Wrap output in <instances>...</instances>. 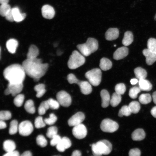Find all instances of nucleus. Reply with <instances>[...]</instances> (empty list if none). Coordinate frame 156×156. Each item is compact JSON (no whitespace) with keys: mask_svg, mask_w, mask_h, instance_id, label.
Segmentation results:
<instances>
[{"mask_svg":"<svg viewBox=\"0 0 156 156\" xmlns=\"http://www.w3.org/2000/svg\"><path fill=\"white\" fill-rule=\"evenodd\" d=\"M22 65L26 74L36 81L45 75L49 67L48 64L43 63L41 59L37 58H27L23 62Z\"/></svg>","mask_w":156,"mask_h":156,"instance_id":"obj_1","label":"nucleus"},{"mask_svg":"<svg viewBox=\"0 0 156 156\" xmlns=\"http://www.w3.org/2000/svg\"><path fill=\"white\" fill-rule=\"evenodd\" d=\"M3 74L9 83L12 84L23 83L26 74L22 64H17L8 66L3 70Z\"/></svg>","mask_w":156,"mask_h":156,"instance_id":"obj_2","label":"nucleus"},{"mask_svg":"<svg viewBox=\"0 0 156 156\" xmlns=\"http://www.w3.org/2000/svg\"><path fill=\"white\" fill-rule=\"evenodd\" d=\"M98 46L96 40L93 38H89L85 43L78 44L77 47L81 53L87 57L96 51L98 49Z\"/></svg>","mask_w":156,"mask_h":156,"instance_id":"obj_3","label":"nucleus"},{"mask_svg":"<svg viewBox=\"0 0 156 156\" xmlns=\"http://www.w3.org/2000/svg\"><path fill=\"white\" fill-rule=\"evenodd\" d=\"M85 62V59L83 55L77 51H73L68 62V68L71 69H76L83 65Z\"/></svg>","mask_w":156,"mask_h":156,"instance_id":"obj_4","label":"nucleus"},{"mask_svg":"<svg viewBox=\"0 0 156 156\" xmlns=\"http://www.w3.org/2000/svg\"><path fill=\"white\" fill-rule=\"evenodd\" d=\"M85 76L91 85L96 86L99 85L101 81V71L99 68H94L87 72Z\"/></svg>","mask_w":156,"mask_h":156,"instance_id":"obj_5","label":"nucleus"},{"mask_svg":"<svg viewBox=\"0 0 156 156\" xmlns=\"http://www.w3.org/2000/svg\"><path fill=\"white\" fill-rule=\"evenodd\" d=\"M100 127L104 132L113 133L117 130L119 125L115 121L109 118H106L101 121Z\"/></svg>","mask_w":156,"mask_h":156,"instance_id":"obj_6","label":"nucleus"},{"mask_svg":"<svg viewBox=\"0 0 156 156\" xmlns=\"http://www.w3.org/2000/svg\"><path fill=\"white\" fill-rule=\"evenodd\" d=\"M96 145L99 151L102 155H107L112 150L111 143L106 140H103L97 142Z\"/></svg>","mask_w":156,"mask_h":156,"instance_id":"obj_7","label":"nucleus"},{"mask_svg":"<svg viewBox=\"0 0 156 156\" xmlns=\"http://www.w3.org/2000/svg\"><path fill=\"white\" fill-rule=\"evenodd\" d=\"M57 101L60 104L64 107H69L71 104L72 100L70 95L66 92L62 90L56 94Z\"/></svg>","mask_w":156,"mask_h":156,"instance_id":"obj_8","label":"nucleus"},{"mask_svg":"<svg viewBox=\"0 0 156 156\" xmlns=\"http://www.w3.org/2000/svg\"><path fill=\"white\" fill-rule=\"evenodd\" d=\"M18 130L20 135L23 136H27L30 135L33 132V125L29 121L25 120L19 124Z\"/></svg>","mask_w":156,"mask_h":156,"instance_id":"obj_9","label":"nucleus"},{"mask_svg":"<svg viewBox=\"0 0 156 156\" xmlns=\"http://www.w3.org/2000/svg\"><path fill=\"white\" fill-rule=\"evenodd\" d=\"M73 136L76 138L81 139L85 138L87 134V129L81 123L74 127L72 130Z\"/></svg>","mask_w":156,"mask_h":156,"instance_id":"obj_10","label":"nucleus"},{"mask_svg":"<svg viewBox=\"0 0 156 156\" xmlns=\"http://www.w3.org/2000/svg\"><path fill=\"white\" fill-rule=\"evenodd\" d=\"M85 118V116L84 114L81 112H78L69 119L68 123L70 126L74 127L81 124Z\"/></svg>","mask_w":156,"mask_h":156,"instance_id":"obj_11","label":"nucleus"},{"mask_svg":"<svg viewBox=\"0 0 156 156\" xmlns=\"http://www.w3.org/2000/svg\"><path fill=\"white\" fill-rule=\"evenodd\" d=\"M43 16L47 19H52L55 14V11L53 8L49 5H43L41 9Z\"/></svg>","mask_w":156,"mask_h":156,"instance_id":"obj_12","label":"nucleus"},{"mask_svg":"<svg viewBox=\"0 0 156 156\" xmlns=\"http://www.w3.org/2000/svg\"><path fill=\"white\" fill-rule=\"evenodd\" d=\"M143 55L146 57V62L148 65H152L156 61V53L148 49H144Z\"/></svg>","mask_w":156,"mask_h":156,"instance_id":"obj_13","label":"nucleus"},{"mask_svg":"<svg viewBox=\"0 0 156 156\" xmlns=\"http://www.w3.org/2000/svg\"><path fill=\"white\" fill-rule=\"evenodd\" d=\"M71 145V142L70 139L67 137H64L61 138L60 142L56 145V148L58 151L63 152Z\"/></svg>","mask_w":156,"mask_h":156,"instance_id":"obj_14","label":"nucleus"},{"mask_svg":"<svg viewBox=\"0 0 156 156\" xmlns=\"http://www.w3.org/2000/svg\"><path fill=\"white\" fill-rule=\"evenodd\" d=\"M128 49L126 47H122L118 48L114 52L113 57L116 60L122 59L125 57L128 54Z\"/></svg>","mask_w":156,"mask_h":156,"instance_id":"obj_15","label":"nucleus"},{"mask_svg":"<svg viewBox=\"0 0 156 156\" xmlns=\"http://www.w3.org/2000/svg\"><path fill=\"white\" fill-rule=\"evenodd\" d=\"M7 87L9 89L11 94L15 96L18 94L22 90L23 83L16 84L8 83Z\"/></svg>","mask_w":156,"mask_h":156,"instance_id":"obj_16","label":"nucleus"},{"mask_svg":"<svg viewBox=\"0 0 156 156\" xmlns=\"http://www.w3.org/2000/svg\"><path fill=\"white\" fill-rule=\"evenodd\" d=\"M118 29L116 28H110L106 31L105 37V39L109 41L116 39L118 37Z\"/></svg>","mask_w":156,"mask_h":156,"instance_id":"obj_17","label":"nucleus"},{"mask_svg":"<svg viewBox=\"0 0 156 156\" xmlns=\"http://www.w3.org/2000/svg\"><path fill=\"white\" fill-rule=\"evenodd\" d=\"M91 84L86 81H81L78 85L82 93L85 95L90 94L92 91Z\"/></svg>","mask_w":156,"mask_h":156,"instance_id":"obj_18","label":"nucleus"},{"mask_svg":"<svg viewBox=\"0 0 156 156\" xmlns=\"http://www.w3.org/2000/svg\"><path fill=\"white\" fill-rule=\"evenodd\" d=\"M101 98V106L103 108L107 107L110 104V96L108 91L105 89L102 90L100 92Z\"/></svg>","mask_w":156,"mask_h":156,"instance_id":"obj_19","label":"nucleus"},{"mask_svg":"<svg viewBox=\"0 0 156 156\" xmlns=\"http://www.w3.org/2000/svg\"><path fill=\"white\" fill-rule=\"evenodd\" d=\"M18 45V41L14 39H10L8 40L6 43V46L8 51L10 53H14Z\"/></svg>","mask_w":156,"mask_h":156,"instance_id":"obj_20","label":"nucleus"},{"mask_svg":"<svg viewBox=\"0 0 156 156\" xmlns=\"http://www.w3.org/2000/svg\"><path fill=\"white\" fill-rule=\"evenodd\" d=\"M145 133L142 129H138L134 131L131 134V138L134 141H139L143 140L145 138Z\"/></svg>","mask_w":156,"mask_h":156,"instance_id":"obj_21","label":"nucleus"},{"mask_svg":"<svg viewBox=\"0 0 156 156\" xmlns=\"http://www.w3.org/2000/svg\"><path fill=\"white\" fill-rule=\"evenodd\" d=\"M12 11L14 16V21L16 22L22 21L26 17V14L21 13L19 9L17 7L12 8Z\"/></svg>","mask_w":156,"mask_h":156,"instance_id":"obj_22","label":"nucleus"},{"mask_svg":"<svg viewBox=\"0 0 156 156\" xmlns=\"http://www.w3.org/2000/svg\"><path fill=\"white\" fill-rule=\"evenodd\" d=\"M39 54L38 47L34 45H31L29 48L27 54V59H34L37 58Z\"/></svg>","mask_w":156,"mask_h":156,"instance_id":"obj_23","label":"nucleus"},{"mask_svg":"<svg viewBox=\"0 0 156 156\" xmlns=\"http://www.w3.org/2000/svg\"><path fill=\"white\" fill-rule=\"evenodd\" d=\"M139 88L141 90L149 91L152 88L151 82L145 79L139 80L138 81Z\"/></svg>","mask_w":156,"mask_h":156,"instance_id":"obj_24","label":"nucleus"},{"mask_svg":"<svg viewBox=\"0 0 156 156\" xmlns=\"http://www.w3.org/2000/svg\"><path fill=\"white\" fill-rule=\"evenodd\" d=\"M112 65V62L107 58L103 57L100 60L99 66L103 70L106 71L110 69Z\"/></svg>","mask_w":156,"mask_h":156,"instance_id":"obj_25","label":"nucleus"},{"mask_svg":"<svg viewBox=\"0 0 156 156\" xmlns=\"http://www.w3.org/2000/svg\"><path fill=\"white\" fill-rule=\"evenodd\" d=\"M133 35L130 31H126L124 34V38L122 41V44L125 46L130 45L133 42Z\"/></svg>","mask_w":156,"mask_h":156,"instance_id":"obj_26","label":"nucleus"},{"mask_svg":"<svg viewBox=\"0 0 156 156\" xmlns=\"http://www.w3.org/2000/svg\"><path fill=\"white\" fill-rule=\"evenodd\" d=\"M134 72L136 77L139 80L145 79L147 76L146 71L141 67L135 68Z\"/></svg>","mask_w":156,"mask_h":156,"instance_id":"obj_27","label":"nucleus"},{"mask_svg":"<svg viewBox=\"0 0 156 156\" xmlns=\"http://www.w3.org/2000/svg\"><path fill=\"white\" fill-rule=\"evenodd\" d=\"M4 150L7 152L15 150L16 146L14 142L11 140H5L3 143Z\"/></svg>","mask_w":156,"mask_h":156,"instance_id":"obj_28","label":"nucleus"},{"mask_svg":"<svg viewBox=\"0 0 156 156\" xmlns=\"http://www.w3.org/2000/svg\"><path fill=\"white\" fill-rule=\"evenodd\" d=\"M121 95L115 92L113 94L112 96L110 104L112 107H115L118 105L121 102Z\"/></svg>","mask_w":156,"mask_h":156,"instance_id":"obj_29","label":"nucleus"},{"mask_svg":"<svg viewBox=\"0 0 156 156\" xmlns=\"http://www.w3.org/2000/svg\"><path fill=\"white\" fill-rule=\"evenodd\" d=\"M34 90L36 92V96L38 98L42 96L46 92L45 85L43 83H40L35 86Z\"/></svg>","mask_w":156,"mask_h":156,"instance_id":"obj_30","label":"nucleus"},{"mask_svg":"<svg viewBox=\"0 0 156 156\" xmlns=\"http://www.w3.org/2000/svg\"><path fill=\"white\" fill-rule=\"evenodd\" d=\"M24 108L26 111L30 114H33L35 113L34 103L31 100H29L26 102L24 105Z\"/></svg>","mask_w":156,"mask_h":156,"instance_id":"obj_31","label":"nucleus"},{"mask_svg":"<svg viewBox=\"0 0 156 156\" xmlns=\"http://www.w3.org/2000/svg\"><path fill=\"white\" fill-rule=\"evenodd\" d=\"M128 106L132 113L136 114L138 113L140 109V106L139 103L135 101H133L130 102Z\"/></svg>","mask_w":156,"mask_h":156,"instance_id":"obj_32","label":"nucleus"},{"mask_svg":"<svg viewBox=\"0 0 156 156\" xmlns=\"http://www.w3.org/2000/svg\"><path fill=\"white\" fill-rule=\"evenodd\" d=\"M138 99L139 102L141 104H147L151 102L152 97L149 94H143L140 95Z\"/></svg>","mask_w":156,"mask_h":156,"instance_id":"obj_33","label":"nucleus"},{"mask_svg":"<svg viewBox=\"0 0 156 156\" xmlns=\"http://www.w3.org/2000/svg\"><path fill=\"white\" fill-rule=\"evenodd\" d=\"M49 108V107L47 100L42 102L38 108V112L39 114L40 115L44 114L46 111Z\"/></svg>","mask_w":156,"mask_h":156,"instance_id":"obj_34","label":"nucleus"},{"mask_svg":"<svg viewBox=\"0 0 156 156\" xmlns=\"http://www.w3.org/2000/svg\"><path fill=\"white\" fill-rule=\"evenodd\" d=\"M18 127L17 121L15 120H12L10 122L9 133L10 135L16 133L18 130Z\"/></svg>","mask_w":156,"mask_h":156,"instance_id":"obj_35","label":"nucleus"},{"mask_svg":"<svg viewBox=\"0 0 156 156\" xmlns=\"http://www.w3.org/2000/svg\"><path fill=\"white\" fill-rule=\"evenodd\" d=\"M131 113L128 106L124 105L119 110L118 115L120 117L124 116H130Z\"/></svg>","mask_w":156,"mask_h":156,"instance_id":"obj_36","label":"nucleus"},{"mask_svg":"<svg viewBox=\"0 0 156 156\" xmlns=\"http://www.w3.org/2000/svg\"><path fill=\"white\" fill-rule=\"evenodd\" d=\"M24 98L23 94H18L17 95L14 99V104L17 107L21 106L24 102Z\"/></svg>","mask_w":156,"mask_h":156,"instance_id":"obj_37","label":"nucleus"},{"mask_svg":"<svg viewBox=\"0 0 156 156\" xmlns=\"http://www.w3.org/2000/svg\"><path fill=\"white\" fill-rule=\"evenodd\" d=\"M11 9L10 5L8 3L1 4L0 7V14L1 16L5 17Z\"/></svg>","mask_w":156,"mask_h":156,"instance_id":"obj_38","label":"nucleus"},{"mask_svg":"<svg viewBox=\"0 0 156 156\" xmlns=\"http://www.w3.org/2000/svg\"><path fill=\"white\" fill-rule=\"evenodd\" d=\"M147 47L148 49L156 53V39L150 38L147 41Z\"/></svg>","mask_w":156,"mask_h":156,"instance_id":"obj_39","label":"nucleus"},{"mask_svg":"<svg viewBox=\"0 0 156 156\" xmlns=\"http://www.w3.org/2000/svg\"><path fill=\"white\" fill-rule=\"evenodd\" d=\"M141 91L139 87H133L130 89L129 93V96L131 99H136L137 97L138 94L141 92Z\"/></svg>","mask_w":156,"mask_h":156,"instance_id":"obj_40","label":"nucleus"},{"mask_svg":"<svg viewBox=\"0 0 156 156\" xmlns=\"http://www.w3.org/2000/svg\"><path fill=\"white\" fill-rule=\"evenodd\" d=\"M37 144L41 147H44L46 146L47 144V140L42 135H38L36 138Z\"/></svg>","mask_w":156,"mask_h":156,"instance_id":"obj_41","label":"nucleus"},{"mask_svg":"<svg viewBox=\"0 0 156 156\" xmlns=\"http://www.w3.org/2000/svg\"><path fill=\"white\" fill-rule=\"evenodd\" d=\"M57 128L55 126H51L48 128L46 135L49 138H52L53 136L57 134Z\"/></svg>","mask_w":156,"mask_h":156,"instance_id":"obj_42","label":"nucleus"},{"mask_svg":"<svg viewBox=\"0 0 156 156\" xmlns=\"http://www.w3.org/2000/svg\"><path fill=\"white\" fill-rule=\"evenodd\" d=\"M115 92L120 95L124 94L126 90V86L124 84L122 83L116 84L115 87Z\"/></svg>","mask_w":156,"mask_h":156,"instance_id":"obj_43","label":"nucleus"},{"mask_svg":"<svg viewBox=\"0 0 156 156\" xmlns=\"http://www.w3.org/2000/svg\"><path fill=\"white\" fill-rule=\"evenodd\" d=\"M34 124L35 127L36 128L39 129L44 127L46 124L44 120H43L42 117L41 116H38L35 119Z\"/></svg>","mask_w":156,"mask_h":156,"instance_id":"obj_44","label":"nucleus"},{"mask_svg":"<svg viewBox=\"0 0 156 156\" xmlns=\"http://www.w3.org/2000/svg\"><path fill=\"white\" fill-rule=\"evenodd\" d=\"M57 118L56 116L53 113H51L49 115V117L48 118H45L44 119L45 123L49 125H53L57 121Z\"/></svg>","mask_w":156,"mask_h":156,"instance_id":"obj_45","label":"nucleus"},{"mask_svg":"<svg viewBox=\"0 0 156 156\" xmlns=\"http://www.w3.org/2000/svg\"><path fill=\"white\" fill-rule=\"evenodd\" d=\"M47 101L49 108L51 109H56L59 108L60 104L57 101L52 98H50L48 99Z\"/></svg>","mask_w":156,"mask_h":156,"instance_id":"obj_46","label":"nucleus"},{"mask_svg":"<svg viewBox=\"0 0 156 156\" xmlns=\"http://www.w3.org/2000/svg\"><path fill=\"white\" fill-rule=\"evenodd\" d=\"M11 118V114L8 111H1L0 112V120H5L10 119Z\"/></svg>","mask_w":156,"mask_h":156,"instance_id":"obj_47","label":"nucleus"},{"mask_svg":"<svg viewBox=\"0 0 156 156\" xmlns=\"http://www.w3.org/2000/svg\"><path fill=\"white\" fill-rule=\"evenodd\" d=\"M67 79L69 83L71 84L75 83L78 85L81 81L72 73L69 74L67 76Z\"/></svg>","mask_w":156,"mask_h":156,"instance_id":"obj_48","label":"nucleus"},{"mask_svg":"<svg viewBox=\"0 0 156 156\" xmlns=\"http://www.w3.org/2000/svg\"><path fill=\"white\" fill-rule=\"evenodd\" d=\"M51 139L50 142V145L54 146H56L60 142L61 138L57 134Z\"/></svg>","mask_w":156,"mask_h":156,"instance_id":"obj_49","label":"nucleus"},{"mask_svg":"<svg viewBox=\"0 0 156 156\" xmlns=\"http://www.w3.org/2000/svg\"><path fill=\"white\" fill-rule=\"evenodd\" d=\"M140 151L138 148L131 149L129 153V156H140Z\"/></svg>","mask_w":156,"mask_h":156,"instance_id":"obj_50","label":"nucleus"},{"mask_svg":"<svg viewBox=\"0 0 156 156\" xmlns=\"http://www.w3.org/2000/svg\"><path fill=\"white\" fill-rule=\"evenodd\" d=\"M92 153L95 156H100L102 155L98 150L95 144H93L91 145Z\"/></svg>","mask_w":156,"mask_h":156,"instance_id":"obj_51","label":"nucleus"},{"mask_svg":"<svg viewBox=\"0 0 156 156\" xmlns=\"http://www.w3.org/2000/svg\"><path fill=\"white\" fill-rule=\"evenodd\" d=\"M6 19L11 22L14 21V17L12 11V9L5 16Z\"/></svg>","mask_w":156,"mask_h":156,"instance_id":"obj_52","label":"nucleus"},{"mask_svg":"<svg viewBox=\"0 0 156 156\" xmlns=\"http://www.w3.org/2000/svg\"><path fill=\"white\" fill-rule=\"evenodd\" d=\"M19 152L16 150H13L3 155L4 156H19Z\"/></svg>","mask_w":156,"mask_h":156,"instance_id":"obj_53","label":"nucleus"},{"mask_svg":"<svg viewBox=\"0 0 156 156\" xmlns=\"http://www.w3.org/2000/svg\"><path fill=\"white\" fill-rule=\"evenodd\" d=\"M151 113L153 117L156 118V106L152 108L151 111Z\"/></svg>","mask_w":156,"mask_h":156,"instance_id":"obj_54","label":"nucleus"},{"mask_svg":"<svg viewBox=\"0 0 156 156\" xmlns=\"http://www.w3.org/2000/svg\"><path fill=\"white\" fill-rule=\"evenodd\" d=\"M81 154L80 151L79 150H76L74 151L72 153V156H80Z\"/></svg>","mask_w":156,"mask_h":156,"instance_id":"obj_55","label":"nucleus"},{"mask_svg":"<svg viewBox=\"0 0 156 156\" xmlns=\"http://www.w3.org/2000/svg\"><path fill=\"white\" fill-rule=\"evenodd\" d=\"M6 124L4 120H0V129H3L5 128L6 127Z\"/></svg>","mask_w":156,"mask_h":156,"instance_id":"obj_56","label":"nucleus"},{"mask_svg":"<svg viewBox=\"0 0 156 156\" xmlns=\"http://www.w3.org/2000/svg\"><path fill=\"white\" fill-rule=\"evenodd\" d=\"M32 155L31 153L29 151L24 152L21 155V156H31Z\"/></svg>","mask_w":156,"mask_h":156,"instance_id":"obj_57","label":"nucleus"},{"mask_svg":"<svg viewBox=\"0 0 156 156\" xmlns=\"http://www.w3.org/2000/svg\"><path fill=\"white\" fill-rule=\"evenodd\" d=\"M152 97L154 103L156 105V91L153 93Z\"/></svg>","mask_w":156,"mask_h":156,"instance_id":"obj_58","label":"nucleus"},{"mask_svg":"<svg viewBox=\"0 0 156 156\" xmlns=\"http://www.w3.org/2000/svg\"><path fill=\"white\" fill-rule=\"evenodd\" d=\"M138 82V79L135 78L131 79L130 80L131 84L133 85L136 84Z\"/></svg>","mask_w":156,"mask_h":156,"instance_id":"obj_59","label":"nucleus"},{"mask_svg":"<svg viewBox=\"0 0 156 156\" xmlns=\"http://www.w3.org/2000/svg\"><path fill=\"white\" fill-rule=\"evenodd\" d=\"M4 94L5 95H8L9 94H11L10 90L8 87L5 90Z\"/></svg>","mask_w":156,"mask_h":156,"instance_id":"obj_60","label":"nucleus"},{"mask_svg":"<svg viewBox=\"0 0 156 156\" xmlns=\"http://www.w3.org/2000/svg\"><path fill=\"white\" fill-rule=\"evenodd\" d=\"M9 0H0V3L1 4H7Z\"/></svg>","mask_w":156,"mask_h":156,"instance_id":"obj_61","label":"nucleus"},{"mask_svg":"<svg viewBox=\"0 0 156 156\" xmlns=\"http://www.w3.org/2000/svg\"><path fill=\"white\" fill-rule=\"evenodd\" d=\"M154 19L156 21V14L155 16V17H154Z\"/></svg>","mask_w":156,"mask_h":156,"instance_id":"obj_62","label":"nucleus"},{"mask_svg":"<svg viewBox=\"0 0 156 156\" xmlns=\"http://www.w3.org/2000/svg\"><path fill=\"white\" fill-rule=\"evenodd\" d=\"M116 45H114V46L116 47Z\"/></svg>","mask_w":156,"mask_h":156,"instance_id":"obj_63","label":"nucleus"}]
</instances>
